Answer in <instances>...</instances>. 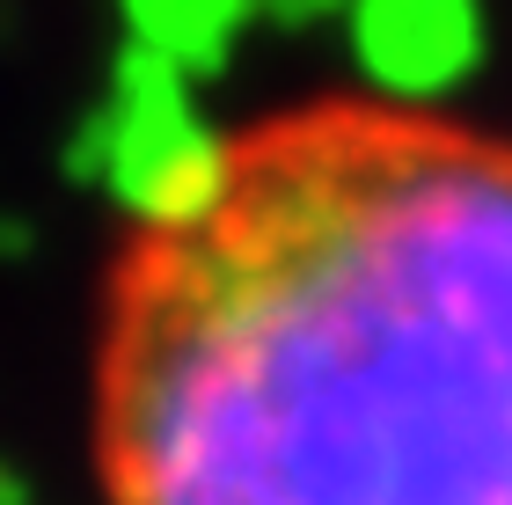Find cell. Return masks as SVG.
<instances>
[{
    "mask_svg": "<svg viewBox=\"0 0 512 505\" xmlns=\"http://www.w3.org/2000/svg\"><path fill=\"white\" fill-rule=\"evenodd\" d=\"M103 505H512V125L315 88L198 132L96 301Z\"/></svg>",
    "mask_w": 512,
    "mask_h": 505,
    "instance_id": "1",
    "label": "cell"
}]
</instances>
